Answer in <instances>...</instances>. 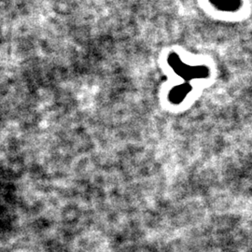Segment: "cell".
<instances>
[{"instance_id":"obj_1","label":"cell","mask_w":252,"mask_h":252,"mask_svg":"<svg viewBox=\"0 0 252 252\" xmlns=\"http://www.w3.org/2000/svg\"><path fill=\"white\" fill-rule=\"evenodd\" d=\"M169 63L177 72L186 79L203 78V77L205 78L208 73L207 68L205 67H190L181 63L179 57L175 54H172L169 57Z\"/></svg>"},{"instance_id":"obj_2","label":"cell","mask_w":252,"mask_h":252,"mask_svg":"<svg viewBox=\"0 0 252 252\" xmlns=\"http://www.w3.org/2000/svg\"><path fill=\"white\" fill-rule=\"evenodd\" d=\"M189 91V87L188 85L180 86V87L176 88L175 90H173V92L171 93V95H170V98L175 103L180 102V101H182V99L184 98V96L188 94Z\"/></svg>"}]
</instances>
